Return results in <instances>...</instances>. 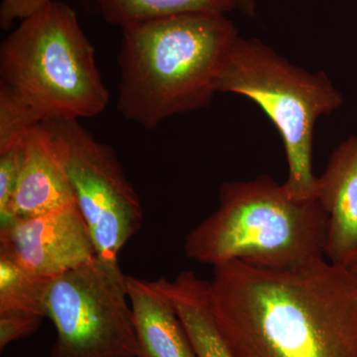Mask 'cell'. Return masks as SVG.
I'll list each match as a JSON object with an SVG mask.
<instances>
[{
	"label": "cell",
	"instance_id": "cell-12",
	"mask_svg": "<svg viewBox=\"0 0 357 357\" xmlns=\"http://www.w3.org/2000/svg\"><path fill=\"white\" fill-rule=\"evenodd\" d=\"M173 305L198 357H236L227 347L211 311L208 281L189 270L172 281H155Z\"/></svg>",
	"mask_w": 357,
	"mask_h": 357
},
{
	"label": "cell",
	"instance_id": "cell-1",
	"mask_svg": "<svg viewBox=\"0 0 357 357\" xmlns=\"http://www.w3.org/2000/svg\"><path fill=\"white\" fill-rule=\"evenodd\" d=\"M211 311L236 357H357V274L325 257L213 266Z\"/></svg>",
	"mask_w": 357,
	"mask_h": 357
},
{
	"label": "cell",
	"instance_id": "cell-14",
	"mask_svg": "<svg viewBox=\"0 0 357 357\" xmlns=\"http://www.w3.org/2000/svg\"><path fill=\"white\" fill-rule=\"evenodd\" d=\"M51 280L29 273L0 255V314L23 312L46 318Z\"/></svg>",
	"mask_w": 357,
	"mask_h": 357
},
{
	"label": "cell",
	"instance_id": "cell-8",
	"mask_svg": "<svg viewBox=\"0 0 357 357\" xmlns=\"http://www.w3.org/2000/svg\"><path fill=\"white\" fill-rule=\"evenodd\" d=\"M0 255L35 276L53 279L98 257L77 204L1 225Z\"/></svg>",
	"mask_w": 357,
	"mask_h": 357
},
{
	"label": "cell",
	"instance_id": "cell-6",
	"mask_svg": "<svg viewBox=\"0 0 357 357\" xmlns=\"http://www.w3.org/2000/svg\"><path fill=\"white\" fill-rule=\"evenodd\" d=\"M126 276L119 261L96 257L52 279L47 316L51 357H137Z\"/></svg>",
	"mask_w": 357,
	"mask_h": 357
},
{
	"label": "cell",
	"instance_id": "cell-19",
	"mask_svg": "<svg viewBox=\"0 0 357 357\" xmlns=\"http://www.w3.org/2000/svg\"><path fill=\"white\" fill-rule=\"evenodd\" d=\"M236 9H238L241 13L245 14L249 17H252L255 14L256 1L257 0H231Z\"/></svg>",
	"mask_w": 357,
	"mask_h": 357
},
{
	"label": "cell",
	"instance_id": "cell-9",
	"mask_svg": "<svg viewBox=\"0 0 357 357\" xmlns=\"http://www.w3.org/2000/svg\"><path fill=\"white\" fill-rule=\"evenodd\" d=\"M317 199L328 215L326 256L349 267L357 259V133L331 154L318 177Z\"/></svg>",
	"mask_w": 357,
	"mask_h": 357
},
{
	"label": "cell",
	"instance_id": "cell-7",
	"mask_svg": "<svg viewBox=\"0 0 357 357\" xmlns=\"http://www.w3.org/2000/svg\"><path fill=\"white\" fill-rule=\"evenodd\" d=\"M43 124L69 177L98 256L119 261L121 249L140 229L143 210L116 152L76 119Z\"/></svg>",
	"mask_w": 357,
	"mask_h": 357
},
{
	"label": "cell",
	"instance_id": "cell-4",
	"mask_svg": "<svg viewBox=\"0 0 357 357\" xmlns=\"http://www.w3.org/2000/svg\"><path fill=\"white\" fill-rule=\"evenodd\" d=\"M0 83L15 91L44 122L91 119L109 93L96 52L72 7L51 0L0 45Z\"/></svg>",
	"mask_w": 357,
	"mask_h": 357
},
{
	"label": "cell",
	"instance_id": "cell-18",
	"mask_svg": "<svg viewBox=\"0 0 357 357\" xmlns=\"http://www.w3.org/2000/svg\"><path fill=\"white\" fill-rule=\"evenodd\" d=\"M51 0H2L0 6V27L8 30L17 20H24L38 13Z\"/></svg>",
	"mask_w": 357,
	"mask_h": 357
},
{
	"label": "cell",
	"instance_id": "cell-5",
	"mask_svg": "<svg viewBox=\"0 0 357 357\" xmlns=\"http://www.w3.org/2000/svg\"><path fill=\"white\" fill-rule=\"evenodd\" d=\"M217 93L252 100L280 134L288 163L283 185L293 198H317L312 144L319 117L332 114L344 96L325 72L311 73L289 62L256 38L239 37L223 64Z\"/></svg>",
	"mask_w": 357,
	"mask_h": 357
},
{
	"label": "cell",
	"instance_id": "cell-11",
	"mask_svg": "<svg viewBox=\"0 0 357 357\" xmlns=\"http://www.w3.org/2000/svg\"><path fill=\"white\" fill-rule=\"evenodd\" d=\"M137 357H198L173 305L155 281L126 276Z\"/></svg>",
	"mask_w": 357,
	"mask_h": 357
},
{
	"label": "cell",
	"instance_id": "cell-16",
	"mask_svg": "<svg viewBox=\"0 0 357 357\" xmlns=\"http://www.w3.org/2000/svg\"><path fill=\"white\" fill-rule=\"evenodd\" d=\"M23 146L24 144L0 153V217H1V225L10 222L14 194H15L21 162H22Z\"/></svg>",
	"mask_w": 357,
	"mask_h": 357
},
{
	"label": "cell",
	"instance_id": "cell-20",
	"mask_svg": "<svg viewBox=\"0 0 357 357\" xmlns=\"http://www.w3.org/2000/svg\"><path fill=\"white\" fill-rule=\"evenodd\" d=\"M349 268H351L352 271L356 272V273L357 274V259L356 260V261L352 263V264L351 265V266H349Z\"/></svg>",
	"mask_w": 357,
	"mask_h": 357
},
{
	"label": "cell",
	"instance_id": "cell-2",
	"mask_svg": "<svg viewBox=\"0 0 357 357\" xmlns=\"http://www.w3.org/2000/svg\"><path fill=\"white\" fill-rule=\"evenodd\" d=\"M227 14H176L122 28L117 109L146 129L210 105L239 38Z\"/></svg>",
	"mask_w": 357,
	"mask_h": 357
},
{
	"label": "cell",
	"instance_id": "cell-3",
	"mask_svg": "<svg viewBox=\"0 0 357 357\" xmlns=\"http://www.w3.org/2000/svg\"><path fill=\"white\" fill-rule=\"evenodd\" d=\"M328 215L317 198L298 199L268 175L220 185L217 211L185 237L190 259L293 266L325 257Z\"/></svg>",
	"mask_w": 357,
	"mask_h": 357
},
{
	"label": "cell",
	"instance_id": "cell-13",
	"mask_svg": "<svg viewBox=\"0 0 357 357\" xmlns=\"http://www.w3.org/2000/svg\"><path fill=\"white\" fill-rule=\"evenodd\" d=\"M100 9L103 20L124 28L191 13L227 14L236 9L231 0H91Z\"/></svg>",
	"mask_w": 357,
	"mask_h": 357
},
{
	"label": "cell",
	"instance_id": "cell-15",
	"mask_svg": "<svg viewBox=\"0 0 357 357\" xmlns=\"http://www.w3.org/2000/svg\"><path fill=\"white\" fill-rule=\"evenodd\" d=\"M44 123L29 103L0 83V153L24 144L33 129Z\"/></svg>",
	"mask_w": 357,
	"mask_h": 357
},
{
	"label": "cell",
	"instance_id": "cell-10",
	"mask_svg": "<svg viewBox=\"0 0 357 357\" xmlns=\"http://www.w3.org/2000/svg\"><path fill=\"white\" fill-rule=\"evenodd\" d=\"M73 204L77 202L69 177L51 134L42 123L29 133L23 146L10 222L37 217Z\"/></svg>",
	"mask_w": 357,
	"mask_h": 357
},
{
	"label": "cell",
	"instance_id": "cell-17",
	"mask_svg": "<svg viewBox=\"0 0 357 357\" xmlns=\"http://www.w3.org/2000/svg\"><path fill=\"white\" fill-rule=\"evenodd\" d=\"M43 317L23 312L0 314V349L16 340L29 337L39 330Z\"/></svg>",
	"mask_w": 357,
	"mask_h": 357
}]
</instances>
